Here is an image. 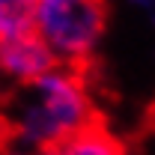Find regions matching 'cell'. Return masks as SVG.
Returning a JSON list of instances; mask_svg holds the SVG:
<instances>
[{
    "label": "cell",
    "mask_w": 155,
    "mask_h": 155,
    "mask_svg": "<svg viewBox=\"0 0 155 155\" xmlns=\"http://www.w3.org/2000/svg\"><path fill=\"white\" fill-rule=\"evenodd\" d=\"M33 6L36 0H0V42L33 33Z\"/></svg>",
    "instance_id": "5b68a950"
},
{
    "label": "cell",
    "mask_w": 155,
    "mask_h": 155,
    "mask_svg": "<svg viewBox=\"0 0 155 155\" xmlns=\"http://www.w3.org/2000/svg\"><path fill=\"white\" fill-rule=\"evenodd\" d=\"M107 27V0H36L33 33L60 66L87 69Z\"/></svg>",
    "instance_id": "7a4b0ae2"
},
{
    "label": "cell",
    "mask_w": 155,
    "mask_h": 155,
    "mask_svg": "<svg viewBox=\"0 0 155 155\" xmlns=\"http://www.w3.org/2000/svg\"><path fill=\"white\" fill-rule=\"evenodd\" d=\"M63 149H66V155H128L125 143L101 119H96L87 128H81L75 137H69L63 143Z\"/></svg>",
    "instance_id": "277c9868"
},
{
    "label": "cell",
    "mask_w": 155,
    "mask_h": 155,
    "mask_svg": "<svg viewBox=\"0 0 155 155\" xmlns=\"http://www.w3.org/2000/svg\"><path fill=\"white\" fill-rule=\"evenodd\" d=\"M57 66L60 63L42 45L36 33H24V36L0 42V78L9 81L12 87H27Z\"/></svg>",
    "instance_id": "3957f363"
},
{
    "label": "cell",
    "mask_w": 155,
    "mask_h": 155,
    "mask_svg": "<svg viewBox=\"0 0 155 155\" xmlns=\"http://www.w3.org/2000/svg\"><path fill=\"white\" fill-rule=\"evenodd\" d=\"M0 155H66L63 146H48V149H0Z\"/></svg>",
    "instance_id": "8992f818"
},
{
    "label": "cell",
    "mask_w": 155,
    "mask_h": 155,
    "mask_svg": "<svg viewBox=\"0 0 155 155\" xmlns=\"http://www.w3.org/2000/svg\"><path fill=\"white\" fill-rule=\"evenodd\" d=\"M131 3H140V6H152V0H131Z\"/></svg>",
    "instance_id": "52a82bcc"
},
{
    "label": "cell",
    "mask_w": 155,
    "mask_h": 155,
    "mask_svg": "<svg viewBox=\"0 0 155 155\" xmlns=\"http://www.w3.org/2000/svg\"><path fill=\"white\" fill-rule=\"evenodd\" d=\"M98 119L87 69L57 66L27 87H15L0 110V149L63 146Z\"/></svg>",
    "instance_id": "6da1fadb"
}]
</instances>
